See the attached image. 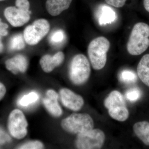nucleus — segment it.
Wrapping results in <instances>:
<instances>
[{"label": "nucleus", "mask_w": 149, "mask_h": 149, "mask_svg": "<svg viewBox=\"0 0 149 149\" xmlns=\"http://www.w3.org/2000/svg\"><path fill=\"white\" fill-rule=\"evenodd\" d=\"M149 48V24L143 22H137L132 28L127 44V49L131 55L143 54Z\"/></svg>", "instance_id": "nucleus-1"}, {"label": "nucleus", "mask_w": 149, "mask_h": 149, "mask_svg": "<svg viewBox=\"0 0 149 149\" xmlns=\"http://www.w3.org/2000/svg\"><path fill=\"white\" fill-rule=\"evenodd\" d=\"M110 47V43L104 37H99L92 40L88 47V55L94 69L100 70L105 65L107 53Z\"/></svg>", "instance_id": "nucleus-2"}, {"label": "nucleus", "mask_w": 149, "mask_h": 149, "mask_svg": "<svg viewBox=\"0 0 149 149\" xmlns=\"http://www.w3.org/2000/svg\"><path fill=\"white\" fill-rule=\"evenodd\" d=\"M91 68L88 59L84 55L74 56L70 65L69 74L71 81L76 85L85 83L91 74Z\"/></svg>", "instance_id": "nucleus-3"}, {"label": "nucleus", "mask_w": 149, "mask_h": 149, "mask_svg": "<svg viewBox=\"0 0 149 149\" xmlns=\"http://www.w3.org/2000/svg\"><path fill=\"white\" fill-rule=\"evenodd\" d=\"M61 126L65 131L74 134H80L93 129L94 122L87 113H73L63 119Z\"/></svg>", "instance_id": "nucleus-4"}, {"label": "nucleus", "mask_w": 149, "mask_h": 149, "mask_svg": "<svg viewBox=\"0 0 149 149\" xmlns=\"http://www.w3.org/2000/svg\"><path fill=\"white\" fill-rule=\"evenodd\" d=\"M105 106L108 109L110 116L119 121H124L129 116L125 100L118 91H112L104 101Z\"/></svg>", "instance_id": "nucleus-5"}, {"label": "nucleus", "mask_w": 149, "mask_h": 149, "mask_svg": "<svg viewBox=\"0 0 149 149\" xmlns=\"http://www.w3.org/2000/svg\"><path fill=\"white\" fill-rule=\"evenodd\" d=\"M50 29V25L47 19L41 18L35 20L24 29L23 36L25 42L29 45H37L45 37Z\"/></svg>", "instance_id": "nucleus-6"}, {"label": "nucleus", "mask_w": 149, "mask_h": 149, "mask_svg": "<svg viewBox=\"0 0 149 149\" xmlns=\"http://www.w3.org/2000/svg\"><path fill=\"white\" fill-rule=\"evenodd\" d=\"M105 139L104 133L98 129H92L78 134L76 147L80 149H98L102 147Z\"/></svg>", "instance_id": "nucleus-7"}, {"label": "nucleus", "mask_w": 149, "mask_h": 149, "mask_svg": "<svg viewBox=\"0 0 149 149\" xmlns=\"http://www.w3.org/2000/svg\"><path fill=\"white\" fill-rule=\"evenodd\" d=\"M28 123L24 113L16 109L12 111L8 120V129L12 136L15 139H21L27 134Z\"/></svg>", "instance_id": "nucleus-8"}, {"label": "nucleus", "mask_w": 149, "mask_h": 149, "mask_svg": "<svg viewBox=\"0 0 149 149\" xmlns=\"http://www.w3.org/2000/svg\"><path fill=\"white\" fill-rule=\"evenodd\" d=\"M6 18L14 27H20L29 22L31 18L30 10L17 7L9 6L4 11Z\"/></svg>", "instance_id": "nucleus-9"}, {"label": "nucleus", "mask_w": 149, "mask_h": 149, "mask_svg": "<svg viewBox=\"0 0 149 149\" xmlns=\"http://www.w3.org/2000/svg\"><path fill=\"white\" fill-rule=\"evenodd\" d=\"M62 103L67 108L77 111L81 109L84 105V100L81 96L75 94L66 88L61 89L60 92Z\"/></svg>", "instance_id": "nucleus-10"}, {"label": "nucleus", "mask_w": 149, "mask_h": 149, "mask_svg": "<svg viewBox=\"0 0 149 149\" xmlns=\"http://www.w3.org/2000/svg\"><path fill=\"white\" fill-rule=\"evenodd\" d=\"M58 95L52 90H48L46 97L43 100V103L46 109L51 114L56 117H59L62 114V110L59 104L58 99Z\"/></svg>", "instance_id": "nucleus-11"}, {"label": "nucleus", "mask_w": 149, "mask_h": 149, "mask_svg": "<svg viewBox=\"0 0 149 149\" xmlns=\"http://www.w3.org/2000/svg\"><path fill=\"white\" fill-rule=\"evenodd\" d=\"M64 59V54L62 52H59L53 56L48 54L43 56L40 59V65L43 71L49 73L60 65Z\"/></svg>", "instance_id": "nucleus-12"}, {"label": "nucleus", "mask_w": 149, "mask_h": 149, "mask_svg": "<svg viewBox=\"0 0 149 149\" xmlns=\"http://www.w3.org/2000/svg\"><path fill=\"white\" fill-rule=\"evenodd\" d=\"M7 69L14 74L19 72H24L28 67L27 58L22 55H17L13 58L8 59L5 63Z\"/></svg>", "instance_id": "nucleus-13"}, {"label": "nucleus", "mask_w": 149, "mask_h": 149, "mask_svg": "<svg viewBox=\"0 0 149 149\" xmlns=\"http://www.w3.org/2000/svg\"><path fill=\"white\" fill-rule=\"evenodd\" d=\"M72 1V0H47L46 9L52 16H57L69 8Z\"/></svg>", "instance_id": "nucleus-14"}, {"label": "nucleus", "mask_w": 149, "mask_h": 149, "mask_svg": "<svg viewBox=\"0 0 149 149\" xmlns=\"http://www.w3.org/2000/svg\"><path fill=\"white\" fill-rule=\"evenodd\" d=\"M97 19L101 26L111 24L116 20L117 15L115 11L110 7L102 5L97 11Z\"/></svg>", "instance_id": "nucleus-15"}, {"label": "nucleus", "mask_w": 149, "mask_h": 149, "mask_svg": "<svg viewBox=\"0 0 149 149\" xmlns=\"http://www.w3.org/2000/svg\"><path fill=\"white\" fill-rule=\"evenodd\" d=\"M137 72L141 81L149 87V54L144 55L140 60Z\"/></svg>", "instance_id": "nucleus-16"}, {"label": "nucleus", "mask_w": 149, "mask_h": 149, "mask_svg": "<svg viewBox=\"0 0 149 149\" xmlns=\"http://www.w3.org/2000/svg\"><path fill=\"white\" fill-rule=\"evenodd\" d=\"M133 130L137 137L145 145L149 146V123L141 121L135 123Z\"/></svg>", "instance_id": "nucleus-17"}, {"label": "nucleus", "mask_w": 149, "mask_h": 149, "mask_svg": "<svg viewBox=\"0 0 149 149\" xmlns=\"http://www.w3.org/2000/svg\"><path fill=\"white\" fill-rule=\"evenodd\" d=\"M24 37L21 34H17L11 39L9 43V48L11 50H20L25 47Z\"/></svg>", "instance_id": "nucleus-18"}, {"label": "nucleus", "mask_w": 149, "mask_h": 149, "mask_svg": "<svg viewBox=\"0 0 149 149\" xmlns=\"http://www.w3.org/2000/svg\"><path fill=\"white\" fill-rule=\"evenodd\" d=\"M120 81L126 84L136 83L137 76L135 72L129 70H124L120 72L119 75Z\"/></svg>", "instance_id": "nucleus-19"}, {"label": "nucleus", "mask_w": 149, "mask_h": 149, "mask_svg": "<svg viewBox=\"0 0 149 149\" xmlns=\"http://www.w3.org/2000/svg\"><path fill=\"white\" fill-rule=\"evenodd\" d=\"M39 96L35 92H32L27 95L23 96L19 99L18 104L22 107H26L37 101Z\"/></svg>", "instance_id": "nucleus-20"}, {"label": "nucleus", "mask_w": 149, "mask_h": 149, "mask_svg": "<svg viewBox=\"0 0 149 149\" xmlns=\"http://www.w3.org/2000/svg\"><path fill=\"white\" fill-rule=\"evenodd\" d=\"M65 39L64 31L61 29L56 30L53 32L50 37V42L53 45H59L62 43Z\"/></svg>", "instance_id": "nucleus-21"}, {"label": "nucleus", "mask_w": 149, "mask_h": 149, "mask_svg": "<svg viewBox=\"0 0 149 149\" xmlns=\"http://www.w3.org/2000/svg\"><path fill=\"white\" fill-rule=\"evenodd\" d=\"M142 93L141 90L138 88H131L125 93V97L131 102L137 101L141 98Z\"/></svg>", "instance_id": "nucleus-22"}, {"label": "nucleus", "mask_w": 149, "mask_h": 149, "mask_svg": "<svg viewBox=\"0 0 149 149\" xmlns=\"http://www.w3.org/2000/svg\"><path fill=\"white\" fill-rule=\"evenodd\" d=\"M20 149H41L44 148L42 143L39 141H33L27 142L20 146Z\"/></svg>", "instance_id": "nucleus-23"}, {"label": "nucleus", "mask_w": 149, "mask_h": 149, "mask_svg": "<svg viewBox=\"0 0 149 149\" xmlns=\"http://www.w3.org/2000/svg\"><path fill=\"white\" fill-rule=\"evenodd\" d=\"M106 2L116 8H121L125 5L126 0H105Z\"/></svg>", "instance_id": "nucleus-24"}, {"label": "nucleus", "mask_w": 149, "mask_h": 149, "mask_svg": "<svg viewBox=\"0 0 149 149\" xmlns=\"http://www.w3.org/2000/svg\"><path fill=\"white\" fill-rule=\"evenodd\" d=\"M11 141L10 136L6 133L1 128H0V145H3L9 143Z\"/></svg>", "instance_id": "nucleus-25"}, {"label": "nucleus", "mask_w": 149, "mask_h": 149, "mask_svg": "<svg viewBox=\"0 0 149 149\" xmlns=\"http://www.w3.org/2000/svg\"><path fill=\"white\" fill-rule=\"evenodd\" d=\"M15 6L17 7L28 10L30 8V3L28 0H16Z\"/></svg>", "instance_id": "nucleus-26"}, {"label": "nucleus", "mask_w": 149, "mask_h": 149, "mask_svg": "<svg viewBox=\"0 0 149 149\" xmlns=\"http://www.w3.org/2000/svg\"><path fill=\"white\" fill-rule=\"evenodd\" d=\"M8 25L2 22L0 19V35L2 36L7 35L8 34Z\"/></svg>", "instance_id": "nucleus-27"}, {"label": "nucleus", "mask_w": 149, "mask_h": 149, "mask_svg": "<svg viewBox=\"0 0 149 149\" xmlns=\"http://www.w3.org/2000/svg\"><path fill=\"white\" fill-rule=\"evenodd\" d=\"M6 90L4 85L2 83H0V101L3 97L5 95Z\"/></svg>", "instance_id": "nucleus-28"}, {"label": "nucleus", "mask_w": 149, "mask_h": 149, "mask_svg": "<svg viewBox=\"0 0 149 149\" xmlns=\"http://www.w3.org/2000/svg\"><path fill=\"white\" fill-rule=\"evenodd\" d=\"M143 5L144 9L149 14V0H143Z\"/></svg>", "instance_id": "nucleus-29"}, {"label": "nucleus", "mask_w": 149, "mask_h": 149, "mask_svg": "<svg viewBox=\"0 0 149 149\" xmlns=\"http://www.w3.org/2000/svg\"><path fill=\"white\" fill-rule=\"evenodd\" d=\"M3 49V46L2 42L1 39L0 37V53L2 52Z\"/></svg>", "instance_id": "nucleus-30"}, {"label": "nucleus", "mask_w": 149, "mask_h": 149, "mask_svg": "<svg viewBox=\"0 0 149 149\" xmlns=\"http://www.w3.org/2000/svg\"><path fill=\"white\" fill-rule=\"evenodd\" d=\"M3 1V0H0V1Z\"/></svg>", "instance_id": "nucleus-31"}]
</instances>
